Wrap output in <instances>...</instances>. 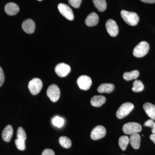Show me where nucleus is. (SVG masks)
I'll return each mask as SVG.
<instances>
[{
  "label": "nucleus",
  "instance_id": "obj_15",
  "mask_svg": "<svg viewBox=\"0 0 155 155\" xmlns=\"http://www.w3.org/2000/svg\"><path fill=\"white\" fill-rule=\"evenodd\" d=\"M145 112L151 119L155 121V106L150 103H145L143 105Z\"/></svg>",
  "mask_w": 155,
  "mask_h": 155
},
{
  "label": "nucleus",
  "instance_id": "obj_16",
  "mask_svg": "<svg viewBox=\"0 0 155 155\" xmlns=\"http://www.w3.org/2000/svg\"><path fill=\"white\" fill-rule=\"evenodd\" d=\"M13 128L11 125H8L3 130L2 133V137L3 140L5 142H9L11 140L13 136Z\"/></svg>",
  "mask_w": 155,
  "mask_h": 155
},
{
  "label": "nucleus",
  "instance_id": "obj_13",
  "mask_svg": "<svg viewBox=\"0 0 155 155\" xmlns=\"http://www.w3.org/2000/svg\"><path fill=\"white\" fill-rule=\"evenodd\" d=\"M5 11L6 14L10 16H14L18 14L19 11V6L15 3H8L5 6Z\"/></svg>",
  "mask_w": 155,
  "mask_h": 155
},
{
  "label": "nucleus",
  "instance_id": "obj_33",
  "mask_svg": "<svg viewBox=\"0 0 155 155\" xmlns=\"http://www.w3.org/2000/svg\"><path fill=\"white\" fill-rule=\"evenodd\" d=\"M150 139L155 144V134H152L150 136Z\"/></svg>",
  "mask_w": 155,
  "mask_h": 155
},
{
  "label": "nucleus",
  "instance_id": "obj_1",
  "mask_svg": "<svg viewBox=\"0 0 155 155\" xmlns=\"http://www.w3.org/2000/svg\"><path fill=\"white\" fill-rule=\"evenodd\" d=\"M121 15L122 19L126 23L131 26L137 25L139 21L138 15L133 12H128L125 10H122L121 12Z\"/></svg>",
  "mask_w": 155,
  "mask_h": 155
},
{
  "label": "nucleus",
  "instance_id": "obj_25",
  "mask_svg": "<svg viewBox=\"0 0 155 155\" xmlns=\"http://www.w3.org/2000/svg\"><path fill=\"white\" fill-rule=\"evenodd\" d=\"M52 122L53 125H54L56 127H61L64 125V120L62 117L56 116L53 118Z\"/></svg>",
  "mask_w": 155,
  "mask_h": 155
},
{
  "label": "nucleus",
  "instance_id": "obj_17",
  "mask_svg": "<svg viewBox=\"0 0 155 155\" xmlns=\"http://www.w3.org/2000/svg\"><path fill=\"white\" fill-rule=\"evenodd\" d=\"M141 137L138 133L130 135L129 138V143L134 149H138L140 147Z\"/></svg>",
  "mask_w": 155,
  "mask_h": 155
},
{
  "label": "nucleus",
  "instance_id": "obj_10",
  "mask_svg": "<svg viewBox=\"0 0 155 155\" xmlns=\"http://www.w3.org/2000/svg\"><path fill=\"white\" fill-rule=\"evenodd\" d=\"M106 27L107 31L110 36L116 37L119 33V28L115 20L110 19L106 23Z\"/></svg>",
  "mask_w": 155,
  "mask_h": 155
},
{
  "label": "nucleus",
  "instance_id": "obj_14",
  "mask_svg": "<svg viewBox=\"0 0 155 155\" xmlns=\"http://www.w3.org/2000/svg\"><path fill=\"white\" fill-rule=\"evenodd\" d=\"M99 22V17L95 12H92L88 15L85 20V23L87 26H95Z\"/></svg>",
  "mask_w": 155,
  "mask_h": 155
},
{
  "label": "nucleus",
  "instance_id": "obj_22",
  "mask_svg": "<svg viewBox=\"0 0 155 155\" xmlns=\"http://www.w3.org/2000/svg\"><path fill=\"white\" fill-rule=\"evenodd\" d=\"M129 143V138L127 136H122L119 137V144L120 148L125 151L127 148V146Z\"/></svg>",
  "mask_w": 155,
  "mask_h": 155
},
{
  "label": "nucleus",
  "instance_id": "obj_2",
  "mask_svg": "<svg viewBox=\"0 0 155 155\" xmlns=\"http://www.w3.org/2000/svg\"><path fill=\"white\" fill-rule=\"evenodd\" d=\"M149 48V45L147 42H140L134 49V56L138 58L144 57L148 52Z\"/></svg>",
  "mask_w": 155,
  "mask_h": 155
},
{
  "label": "nucleus",
  "instance_id": "obj_7",
  "mask_svg": "<svg viewBox=\"0 0 155 155\" xmlns=\"http://www.w3.org/2000/svg\"><path fill=\"white\" fill-rule=\"evenodd\" d=\"M58 9L61 14L69 20H73L74 14L72 9L66 4L61 3L58 5Z\"/></svg>",
  "mask_w": 155,
  "mask_h": 155
},
{
  "label": "nucleus",
  "instance_id": "obj_24",
  "mask_svg": "<svg viewBox=\"0 0 155 155\" xmlns=\"http://www.w3.org/2000/svg\"><path fill=\"white\" fill-rule=\"evenodd\" d=\"M144 87V85L141 81L136 80L134 82L132 90L134 92H139L143 91Z\"/></svg>",
  "mask_w": 155,
  "mask_h": 155
},
{
  "label": "nucleus",
  "instance_id": "obj_30",
  "mask_svg": "<svg viewBox=\"0 0 155 155\" xmlns=\"http://www.w3.org/2000/svg\"><path fill=\"white\" fill-rule=\"evenodd\" d=\"M5 77L4 75V71H3L2 67H0V87L3 85L5 81Z\"/></svg>",
  "mask_w": 155,
  "mask_h": 155
},
{
  "label": "nucleus",
  "instance_id": "obj_5",
  "mask_svg": "<svg viewBox=\"0 0 155 155\" xmlns=\"http://www.w3.org/2000/svg\"><path fill=\"white\" fill-rule=\"evenodd\" d=\"M43 86L41 80L38 78H34L29 81L28 88L31 94L37 95L41 91Z\"/></svg>",
  "mask_w": 155,
  "mask_h": 155
},
{
  "label": "nucleus",
  "instance_id": "obj_3",
  "mask_svg": "<svg viewBox=\"0 0 155 155\" xmlns=\"http://www.w3.org/2000/svg\"><path fill=\"white\" fill-rule=\"evenodd\" d=\"M142 128L141 125L137 122H128L124 124L122 127L123 132L125 134L132 135L134 134L139 133Z\"/></svg>",
  "mask_w": 155,
  "mask_h": 155
},
{
  "label": "nucleus",
  "instance_id": "obj_4",
  "mask_svg": "<svg viewBox=\"0 0 155 155\" xmlns=\"http://www.w3.org/2000/svg\"><path fill=\"white\" fill-rule=\"evenodd\" d=\"M134 108V105L131 103H125L122 104L117 110L116 117L119 119H122L127 116Z\"/></svg>",
  "mask_w": 155,
  "mask_h": 155
},
{
  "label": "nucleus",
  "instance_id": "obj_8",
  "mask_svg": "<svg viewBox=\"0 0 155 155\" xmlns=\"http://www.w3.org/2000/svg\"><path fill=\"white\" fill-rule=\"evenodd\" d=\"M106 133L105 127L102 125H97L92 130L91 137L93 140H98L104 137Z\"/></svg>",
  "mask_w": 155,
  "mask_h": 155
},
{
  "label": "nucleus",
  "instance_id": "obj_19",
  "mask_svg": "<svg viewBox=\"0 0 155 155\" xmlns=\"http://www.w3.org/2000/svg\"><path fill=\"white\" fill-rule=\"evenodd\" d=\"M115 86L111 83H104L101 84L97 88V91L100 93H110L114 91Z\"/></svg>",
  "mask_w": 155,
  "mask_h": 155
},
{
  "label": "nucleus",
  "instance_id": "obj_9",
  "mask_svg": "<svg viewBox=\"0 0 155 155\" xmlns=\"http://www.w3.org/2000/svg\"><path fill=\"white\" fill-rule=\"evenodd\" d=\"M77 83L81 89L88 90L91 86L92 80L91 78L87 75H81L78 78Z\"/></svg>",
  "mask_w": 155,
  "mask_h": 155
},
{
  "label": "nucleus",
  "instance_id": "obj_18",
  "mask_svg": "<svg viewBox=\"0 0 155 155\" xmlns=\"http://www.w3.org/2000/svg\"><path fill=\"white\" fill-rule=\"evenodd\" d=\"M106 101L105 97L102 95L94 96L91 100V104L93 107H98L102 106Z\"/></svg>",
  "mask_w": 155,
  "mask_h": 155
},
{
  "label": "nucleus",
  "instance_id": "obj_31",
  "mask_svg": "<svg viewBox=\"0 0 155 155\" xmlns=\"http://www.w3.org/2000/svg\"><path fill=\"white\" fill-rule=\"evenodd\" d=\"M41 155H55V153L52 150L46 149L43 151Z\"/></svg>",
  "mask_w": 155,
  "mask_h": 155
},
{
  "label": "nucleus",
  "instance_id": "obj_26",
  "mask_svg": "<svg viewBox=\"0 0 155 155\" xmlns=\"http://www.w3.org/2000/svg\"><path fill=\"white\" fill-rule=\"evenodd\" d=\"M15 145L17 148L20 150H24L25 149V140L17 138L15 140Z\"/></svg>",
  "mask_w": 155,
  "mask_h": 155
},
{
  "label": "nucleus",
  "instance_id": "obj_27",
  "mask_svg": "<svg viewBox=\"0 0 155 155\" xmlns=\"http://www.w3.org/2000/svg\"><path fill=\"white\" fill-rule=\"evenodd\" d=\"M17 138L25 140L26 139V135L25 130L22 127H19L17 131Z\"/></svg>",
  "mask_w": 155,
  "mask_h": 155
},
{
  "label": "nucleus",
  "instance_id": "obj_29",
  "mask_svg": "<svg viewBox=\"0 0 155 155\" xmlns=\"http://www.w3.org/2000/svg\"><path fill=\"white\" fill-rule=\"evenodd\" d=\"M69 5L75 8H78L80 7L82 0H68Z\"/></svg>",
  "mask_w": 155,
  "mask_h": 155
},
{
  "label": "nucleus",
  "instance_id": "obj_12",
  "mask_svg": "<svg viewBox=\"0 0 155 155\" xmlns=\"http://www.w3.org/2000/svg\"><path fill=\"white\" fill-rule=\"evenodd\" d=\"M22 26L23 31L28 34L33 33L35 30V23L31 19H28L24 20L22 22Z\"/></svg>",
  "mask_w": 155,
  "mask_h": 155
},
{
  "label": "nucleus",
  "instance_id": "obj_21",
  "mask_svg": "<svg viewBox=\"0 0 155 155\" xmlns=\"http://www.w3.org/2000/svg\"><path fill=\"white\" fill-rule=\"evenodd\" d=\"M95 7L100 12H103L107 8L106 0H93Z\"/></svg>",
  "mask_w": 155,
  "mask_h": 155
},
{
  "label": "nucleus",
  "instance_id": "obj_32",
  "mask_svg": "<svg viewBox=\"0 0 155 155\" xmlns=\"http://www.w3.org/2000/svg\"><path fill=\"white\" fill-rule=\"evenodd\" d=\"M141 2L148 4H153L155 3V0H140Z\"/></svg>",
  "mask_w": 155,
  "mask_h": 155
},
{
  "label": "nucleus",
  "instance_id": "obj_6",
  "mask_svg": "<svg viewBox=\"0 0 155 155\" xmlns=\"http://www.w3.org/2000/svg\"><path fill=\"white\" fill-rule=\"evenodd\" d=\"M47 94L52 101L56 102L60 98L61 91L58 85L52 84L48 87Z\"/></svg>",
  "mask_w": 155,
  "mask_h": 155
},
{
  "label": "nucleus",
  "instance_id": "obj_28",
  "mask_svg": "<svg viewBox=\"0 0 155 155\" xmlns=\"http://www.w3.org/2000/svg\"><path fill=\"white\" fill-rule=\"evenodd\" d=\"M144 126L150 127L153 134H155V122L152 119H149L144 123Z\"/></svg>",
  "mask_w": 155,
  "mask_h": 155
},
{
  "label": "nucleus",
  "instance_id": "obj_23",
  "mask_svg": "<svg viewBox=\"0 0 155 155\" xmlns=\"http://www.w3.org/2000/svg\"><path fill=\"white\" fill-rule=\"evenodd\" d=\"M59 143L61 146L65 148H69L72 146L71 140L66 136H62L59 137Z\"/></svg>",
  "mask_w": 155,
  "mask_h": 155
},
{
  "label": "nucleus",
  "instance_id": "obj_20",
  "mask_svg": "<svg viewBox=\"0 0 155 155\" xmlns=\"http://www.w3.org/2000/svg\"><path fill=\"white\" fill-rule=\"evenodd\" d=\"M139 75L140 72L138 70H133L131 72H125L123 74V77L125 80L129 81L137 79Z\"/></svg>",
  "mask_w": 155,
  "mask_h": 155
},
{
  "label": "nucleus",
  "instance_id": "obj_34",
  "mask_svg": "<svg viewBox=\"0 0 155 155\" xmlns=\"http://www.w3.org/2000/svg\"><path fill=\"white\" fill-rule=\"evenodd\" d=\"M38 1H41V0H38Z\"/></svg>",
  "mask_w": 155,
  "mask_h": 155
},
{
  "label": "nucleus",
  "instance_id": "obj_11",
  "mask_svg": "<svg viewBox=\"0 0 155 155\" xmlns=\"http://www.w3.org/2000/svg\"><path fill=\"white\" fill-rule=\"evenodd\" d=\"M71 71V68L69 65L65 63H61L58 64L55 68L56 74L61 77L67 76Z\"/></svg>",
  "mask_w": 155,
  "mask_h": 155
}]
</instances>
